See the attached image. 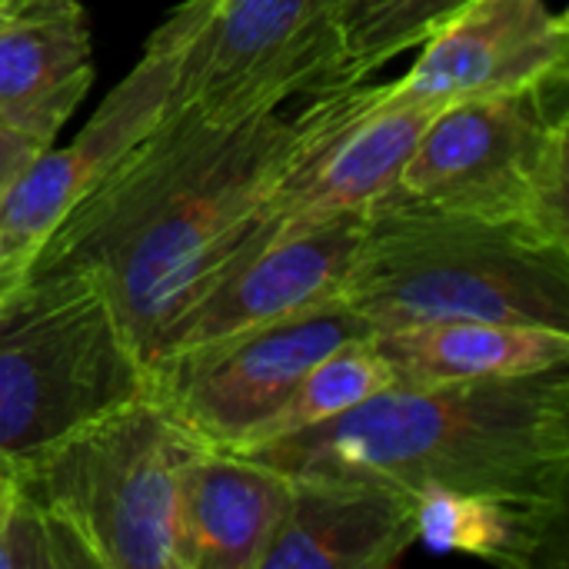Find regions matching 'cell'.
<instances>
[{
    "instance_id": "1",
    "label": "cell",
    "mask_w": 569,
    "mask_h": 569,
    "mask_svg": "<svg viewBox=\"0 0 569 569\" xmlns=\"http://www.w3.org/2000/svg\"><path fill=\"white\" fill-rule=\"evenodd\" d=\"M313 97L233 117L167 107L30 263L90 273L150 367L163 333L210 287L257 200L303 147Z\"/></svg>"
},
{
    "instance_id": "2",
    "label": "cell",
    "mask_w": 569,
    "mask_h": 569,
    "mask_svg": "<svg viewBox=\"0 0 569 569\" xmlns=\"http://www.w3.org/2000/svg\"><path fill=\"white\" fill-rule=\"evenodd\" d=\"M237 453L290 480L373 483L413 500L473 493L569 507V363L477 383H393L343 417Z\"/></svg>"
},
{
    "instance_id": "3",
    "label": "cell",
    "mask_w": 569,
    "mask_h": 569,
    "mask_svg": "<svg viewBox=\"0 0 569 569\" xmlns=\"http://www.w3.org/2000/svg\"><path fill=\"white\" fill-rule=\"evenodd\" d=\"M343 300L373 333L437 320L569 333V243L523 220L420 203L393 187L363 210Z\"/></svg>"
},
{
    "instance_id": "4",
    "label": "cell",
    "mask_w": 569,
    "mask_h": 569,
    "mask_svg": "<svg viewBox=\"0 0 569 569\" xmlns=\"http://www.w3.org/2000/svg\"><path fill=\"white\" fill-rule=\"evenodd\" d=\"M147 387V363L90 273L60 263L0 273V467L23 473Z\"/></svg>"
},
{
    "instance_id": "5",
    "label": "cell",
    "mask_w": 569,
    "mask_h": 569,
    "mask_svg": "<svg viewBox=\"0 0 569 569\" xmlns=\"http://www.w3.org/2000/svg\"><path fill=\"white\" fill-rule=\"evenodd\" d=\"M200 447L143 393L60 440L17 483L73 527L97 569H187L180 477Z\"/></svg>"
},
{
    "instance_id": "6",
    "label": "cell",
    "mask_w": 569,
    "mask_h": 569,
    "mask_svg": "<svg viewBox=\"0 0 569 569\" xmlns=\"http://www.w3.org/2000/svg\"><path fill=\"white\" fill-rule=\"evenodd\" d=\"M567 70L430 113L397 190L420 203L523 220L569 243Z\"/></svg>"
},
{
    "instance_id": "7",
    "label": "cell",
    "mask_w": 569,
    "mask_h": 569,
    "mask_svg": "<svg viewBox=\"0 0 569 569\" xmlns=\"http://www.w3.org/2000/svg\"><path fill=\"white\" fill-rule=\"evenodd\" d=\"M370 333V323L343 297L327 300L160 357L147 370V393L203 447L243 450L280 413L313 363Z\"/></svg>"
},
{
    "instance_id": "8",
    "label": "cell",
    "mask_w": 569,
    "mask_h": 569,
    "mask_svg": "<svg viewBox=\"0 0 569 569\" xmlns=\"http://www.w3.org/2000/svg\"><path fill=\"white\" fill-rule=\"evenodd\" d=\"M347 0H187L170 107L233 117L337 87Z\"/></svg>"
},
{
    "instance_id": "9",
    "label": "cell",
    "mask_w": 569,
    "mask_h": 569,
    "mask_svg": "<svg viewBox=\"0 0 569 569\" xmlns=\"http://www.w3.org/2000/svg\"><path fill=\"white\" fill-rule=\"evenodd\" d=\"M187 20L177 7L153 30L133 70L103 97L90 123L63 147H43L0 197V273H10L83 203L113 163L143 140L170 107Z\"/></svg>"
},
{
    "instance_id": "10",
    "label": "cell",
    "mask_w": 569,
    "mask_h": 569,
    "mask_svg": "<svg viewBox=\"0 0 569 569\" xmlns=\"http://www.w3.org/2000/svg\"><path fill=\"white\" fill-rule=\"evenodd\" d=\"M569 70V17L547 0H473L420 43L417 63L383 83L387 103L440 110Z\"/></svg>"
},
{
    "instance_id": "11",
    "label": "cell",
    "mask_w": 569,
    "mask_h": 569,
    "mask_svg": "<svg viewBox=\"0 0 569 569\" xmlns=\"http://www.w3.org/2000/svg\"><path fill=\"white\" fill-rule=\"evenodd\" d=\"M360 233L363 210L303 227L277 240L273 247L253 253L233 273L207 287L173 320L150 367L173 350H187L237 330L283 320L327 300H340L360 250Z\"/></svg>"
},
{
    "instance_id": "12",
    "label": "cell",
    "mask_w": 569,
    "mask_h": 569,
    "mask_svg": "<svg viewBox=\"0 0 569 569\" xmlns=\"http://www.w3.org/2000/svg\"><path fill=\"white\" fill-rule=\"evenodd\" d=\"M290 483V510L260 569H387L417 547L413 497L350 480Z\"/></svg>"
},
{
    "instance_id": "13",
    "label": "cell",
    "mask_w": 569,
    "mask_h": 569,
    "mask_svg": "<svg viewBox=\"0 0 569 569\" xmlns=\"http://www.w3.org/2000/svg\"><path fill=\"white\" fill-rule=\"evenodd\" d=\"M93 83V40L80 0H43L0 20V120L37 147L57 143Z\"/></svg>"
},
{
    "instance_id": "14",
    "label": "cell",
    "mask_w": 569,
    "mask_h": 569,
    "mask_svg": "<svg viewBox=\"0 0 569 569\" xmlns=\"http://www.w3.org/2000/svg\"><path fill=\"white\" fill-rule=\"evenodd\" d=\"M290 493L287 473L237 450L200 447L180 477L187 569H260Z\"/></svg>"
},
{
    "instance_id": "15",
    "label": "cell",
    "mask_w": 569,
    "mask_h": 569,
    "mask_svg": "<svg viewBox=\"0 0 569 569\" xmlns=\"http://www.w3.org/2000/svg\"><path fill=\"white\" fill-rule=\"evenodd\" d=\"M397 387L527 377L569 363V333L530 323L437 320L373 333Z\"/></svg>"
},
{
    "instance_id": "16",
    "label": "cell",
    "mask_w": 569,
    "mask_h": 569,
    "mask_svg": "<svg viewBox=\"0 0 569 569\" xmlns=\"http://www.w3.org/2000/svg\"><path fill=\"white\" fill-rule=\"evenodd\" d=\"M569 507L473 493L417 497V543L500 567H567Z\"/></svg>"
},
{
    "instance_id": "17",
    "label": "cell",
    "mask_w": 569,
    "mask_h": 569,
    "mask_svg": "<svg viewBox=\"0 0 569 569\" xmlns=\"http://www.w3.org/2000/svg\"><path fill=\"white\" fill-rule=\"evenodd\" d=\"M473 0H347L337 20V83H360L420 47Z\"/></svg>"
},
{
    "instance_id": "18",
    "label": "cell",
    "mask_w": 569,
    "mask_h": 569,
    "mask_svg": "<svg viewBox=\"0 0 569 569\" xmlns=\"http://www.w3.org/2000/svg\"><path fill=\"white\" fill-rule=\"evenodd\" d=\"M387 387H393V377L373 343V333L363 340H353L307 370V377L297 383L290 400L280 407V413L260 430V437L250 447L273 440V437H287L293 430L327 423L333 417H343L347 410L373 400Z\"/></svg>"
},
{
    "instance_id": "19",
    "label": "cell",
    "mask_w": 569,
    "mask_h": 569,
    "mask_svg": "<svg viewBox=\"0 0 569 569\" xmlns=\"http://www.w3.org/2000/svg\"><path fill=\"white\" fill-rule=\"evenodd\" d=\"M90 550L73 527L17 483L13 500L0 513V569H87Z\"/></svg>"
},
{
    "instance_id": "20",
    "label": "cell",
    "mask_w": 569,
    "mask_h": 569,
    "mask_svg": "<svg viewBox=\"0 0 569 569\" xmlns=\"http://www.w3.org/2000/svg\"><path fill=\"white\" fill-rule=\"evenodd\" d=\"M43 147H37L33 140H27L23 133H17L7 120H0V197L7 193V187L27 170V163Z\"/></svg>"
},
{
    "instance_id": "21",
    "label": "cell",
    "mask_w": 569,
    "mask_h": 569,
    "mask_svg": "<svg viewBox=\"0 0 569 569\" xmlns=\"http://www.w3.org/2000/svg\"><path fill=\"white\" fill-rule=\"evenodd\" d=\"M13 493H17V477L7 467H0V513L7 510V503L13 500Z\"/></svg>"
},
{
    "instance_id": "22",
    "label": "cell",
    "mask_w": 569,
    "mask_h": 569,
    "mask_svg": "<svg viewBox=\"0 0 569 569\" xmlns=\"http://www.w3.org/2000/svg\"><path fill=\"white\" fill-rule=\"evenodd\" d=\"M37 3H43V0H0V20H7V17H13L20 10H30Z\"/></svg>"
}]
</instances>
